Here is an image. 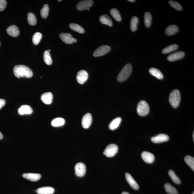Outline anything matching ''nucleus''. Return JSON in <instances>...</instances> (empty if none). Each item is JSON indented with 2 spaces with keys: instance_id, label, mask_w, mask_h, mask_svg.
Masks as SVG:
<instances>
[{
  "instance_id": "nucleus-43",
  "label": "nucleus",
  "mask_w": 194,
  "mask_h": 194,
  "mask_svg": "<svg viewBox=\"0 0 194 194\" xmlns=\"http://www.w3.org/2000/svg\"><path fill=\"white\" fill-rule=\"evenodd\" d=\"M122 194H130V193H129L128 192H122Z\"/></svg>"
},
{
  "instance_id": "nucleus-24",
  "label": "nucleus",
  "mask_w": 194,
  "mask_h": 194,
  "mask_svg": "<svg viewBox=\"0 0 194 194\" xmlns=\"http://www.w3.org/2000/svg\"><path fill=\"white\" fill-rule=\"evenodd\" d=\"M149 72L152 75L157 78L159 80L163 79L164 75L162 72L158 69L154 68H151L149 70Z\"/></svg>"
},
{
  "instance_id": "nucleus-13",
  "label": "nucleus",
  "mask_w": 194,
  "mask_h": 194,
  "mask_svg": "<svg viewBox=\"0 0 194 194\" xmlns=\"http://www.w3.org/2000/svg\"><path fill=\"white\" fill-rule=\"evenodd\" d=\"M141 157L143 160L147 163H152L154 161L155 156L153 154L150 152H143L142 153Z\"/></svg>"
},
{
  "instance_id": "nucleus-9",
  "label": "nucleus",
  "mask_w": 194,
  "mask_h": 194,
  "mask_svg": "<svg viewBox=\"0 0 194 194\" xmlns=\"http://www.w3.org/2000/svg\"><path fill=\"white\" fill-rule=\"evenodd\" d=\"M89 77V74L86 71L80 70L78 72L76 79L78 83L83 84L87 81Z\"/></svg>"
},
{
  "instance_id": "nucleus-6",
  "label": "nucleus",
  "mask_w": 194,
  "mask_h": 194,
  "mask_svg": "<svg viewBox=\"0 0 194 194\" xmlns=\"http://www.w3.org/2000/svg\"><path fill=\"white\" fill-rule=\"evenodd\" d=\"M111 48L108 45H103L100 46L95 50L93 55L95 57L101 56L106 55L110 51Z\"/></svg>"
},
{
  "instance_id": "nucleus-32",
  "label": "nucleus",
  "mask_w": 194,
  "mask_h": 194,
  "mask_svg": "<svg viewBox=\"0 0 194 194\" xmlns=\"http://www.w3.org/2000/svg\"><path fill=\"white\" fill-rule=\"evenodd\" d=\"M144 22L146 27L149 28L150 27L152 22V16L150 13L147 12L145 13Z\"/></svg>"
},
{
  "instance_id": "nucleus-30",
  "label": "nucleus",
  "mask_w": 194,
  "mask_h": 194,
  "mask_svg": "<svg viewBox=\"0 0 194 194\" xmlns=\"http://www.w3.org/2000/svg\"><path fill=\"white\" fill-rule=\"evenodd\" d=\"M27 20L30 25L34 26L36 23L37 20L36 16L33 13L30 12L28 14Z\"/></svg>"
},
{
  "instance_id": "nucleus-14",
  "label": "nucleus",
  "mask_w": 194,
  "mask_h": 194,
  "mask_svg": "<svg viewBox=\"0 0 194 194\" xmlns=\"http://www.w3.org/2000/svg\"><path fill=\"white\" fill-rule=\"evenodd\" d=\"M59 37L63 42L67 44L73 43L74 39L70 33H61L59 35Z\"/></svg>"
},
{
  "instance_id": "nucleus-36",
  "label": "nucleus",
  "mask_w": 194,
  "mask_h": 194,
  "mask_svg": "<svg viewBox=\"0 0 194 194\" xmlns=\"http://www.w3.org/2000/svg\"><path fill=\"white\" fill-rule=\"evenodd\" d=\"M44 62L46 64L48 65H51L52 63V60L50 56L49 52L48 50L45 51L44 54Z\"/></svg>"
},
{
  "instance_id": "nucleus-44",
  "label": "nucleus",
  "mask_w": 194,
  "mask_h": 194,
  "mask_svg": "<svg viewBox=\"0 0 194 194\" xmlns=\"http://www.w3.org/2000/svg\"><path fill=\"white\" fill-rule=\"evenodd\" d=\"M77 40L75 38H74V42H77Z\"/></svg>"
},
{
  "instance_id": "nucleus-10",
  "label": "nucleus",
  "mask_w": 194,
  "mask_h": 194,
  "mask_svg": "<svg viewBox=\"0 0 194 194\" xmlns=\"http://www.w3.org/2000/svg\"><path fill=\"white\" fill-rule=\"evenodd\" d=\"M92 117L91 114L89 113L86 114L82 118V126L84 128H88L92 124Z\"/></svg>"
},
{
  "instance_id": "nucleus-21",
  "label": "nucleus",
  "mask_w": 194,
  "mask_h": 194,
  "mask_svg": "<svg viewBox=\"0 0 194 194\" xmlns=\"http://www.w3.org/2000/svg\"><path fill=\"white\" fill-rule=\"evenodd\" d=\"M179 29L177 26L175 25H171L169 26L166 29L165 33L166 35L167 36H171L174 35L178 33Z\"/></svg>"
},
{
  "instance_id": "nucleus-50",
  "label": "nucleus",
  "mask_w": 194,
  "mask_h": 194,
  "mask_svg": "<svg viewBox=\"0 0 194 194\" xmlns=\"http://www.w3.org/2000/svg\"><path fill=\"white\" fill-rule=\"evenodd\" d=\"M0 46H1V43H0Z\"/></svg>"
},
{
  "instance_id": "nucleus-34",
  "label": "nucleus",
  "mask_w": 194,
  "mask_h": 194,
  "mask_svg": "<svg viewBox=\"0 0 194 194\" xmlns=\"http://www.w3.org/2000/svg\"><path fill=\"white\" fill-rule=\"evenodd\" d=\"M169 174L171 180L174 183L177 184H180L181 183L180 179L177 176L174 171L172 170H170L169 171Z\"/></svg>"
},
{
  "instance_id": "nucleus-26",
  "label": "nucleus",
  "mask_w": 194,
  "mask_h": 194,
  "mask_svg": "<svg viewBox=\"0 0 194 194\" xmlns=\"http://www.w3.org/2000/svg\"><path fill=\"white\" fill-rule=\"evenodd\" d=\"M165 191L169 194H178V191L174 186L169 183H167L164 185Z\"/></svg>"
},
{
  "instance_id": "nucleus-8",
  "label": "nucleus",
  "mask_w": 194,
  "mask_h": 194,
  "mask_svg": "<svg viewBox=\"0 0 194 194\" xmlns=\"http://www.w3.org/2000/svg\"><path fill=\"white\" fill-rule=\"evenodd\" d=\"M75 174L77 177H83L84 176L86 171V167L84 164L79 163L75 166Z\"/></svg>"
},
{
  "instance_id": "nucleus-33",
  "label": "nucleus",
  "mask_w": 194,
  "mask_h": 194,
  "mask_svg": "<svg viewBox=\"0 0 194 194\" xmlns=\"http://www.w3.org/2000/svg\"><path fill=\"white\" fill-rule=\"evenodd\" d=\"M185 161L187 164L194 171V158L191 156H186L184 158Z\"/></svg>"
},
{
  "instance_id": "nucleus-25",
  "label": "nucleus",
  "mask_w": 194,
  "mask_h": 194,
  "mask_svg": "<svg viewBox=\"0 0 194 194\" xmlns=\"http://www.w3.org/2000/svg\"><path fill=\"white\" fill-rule=\"evenodd\" d=\"M65 123L64 119L62 117H57L52 121L51 124L54 127H58L64 125Z\"/></svg>"
},
{
  "instance_id": "nucleus-4",
  "label": "nucleus",
  "mask_w": 194,
  "mask_h": 194,
  "mask_svg": "<svg viewBox=\"0 0 194 194\" xmlns=\"http://www.w3.org/2000/svg\"><path fill=\"white\" fill-rule=\"evenodd\" d=\"M137 111L139 116H146L148 114L150 111L149 104L144 100L141 101L138 104Z\"/></svg>"
},
{
  "instance_id": "nucleus-35",
  "label": "nucleus",
  "mask_w": 194,
  "mask_h": 194,
  "mask_svg": "<svg viewBox=\"0 0 194 194\" xmlns=\"http://www.w3.org/2000/svg\"><path fill=\"white\" fill-rule=\"evenodd\" d=\"M49 10L48 5L47 4L45 5L40 11L41 16L42 18H46L48 17Z\"/></svg>"
},
{
  "instance_id": "nucleus-5",
  "label": "nucleus",
  "mask_w": 194,
  "mask_h": 194,
  "mask_svg": "<svg viewBox=\"0 0 194 194\" xmlns=\"http://www.w3.org/2000/svg\"><path fill=\"white\" fill-rule=\"evenodd\" d=\"M118 147L114 144L108 145L104 150L103 154L108 157H112L118 152Z\"/></svg>"
},
{
  "instance_id": "nucleus-41",
  "label": "nucleus",
  "mask_w": 194,
  "mask_h": 194,
  "mask_svg": "<svg viewBox=\"0 0 194 194\" xmlns=\"http://www.w3.org/2000/svg\"><path fill=\"white\" fill-rule=\"evenodd\" d=\"M3 136L2 134V133H1V132H0V140H1L3 139Z\"/></svg>"
},
{
  "instance_id": "nucleus-2",
  "label": "nucleus",
  "mask_w": 194,
  "mask_h": 194,
  "mask_svg": "<svg viewBox=\"0 0 194 194\" xmlns=\"http://www.w3.org/2000/svg\"><path fill=\"white\" fill-rule=\"evenodd\" d=\"M132 72V66L130 64H127L124 68L117 76V80L119 82H122L128 79Z\"/></svg>"
},
{
  "instance_id": "nucleus-7",
  "label": "nucleus",
  "mask_w": 194,
  "mask_h": 194,
  "mask_svg": "<svg viewBox=\"0 0 194 194\" xmlns=\"http://www.w3.org/2000/svg\"><path fill=\"white\" fill-rule=\"evenodd\" d=\"M93 4V1L91 0H85L80 1L78 3L76 6V8L78 10L83 11L87 10L91 7L92 6Z\"/></svg>"
},
{
  "instance_id": "nucleus-22",
  "label": "nucleus",
  "mask_w": 194,
  "mask_h": 194,
  "mask_svg": "<svg viewBox=\"0 0 194 194\" xmlns=\"http://www.w3.org/2000/svg\"><path fill=\"white\" fill-rule=\"evenodd\" d=\"M99 20L101 23L104 25H107L109 27L113 26V22L111 18L107 15H102L101 16Z\"/></svg>"
},
{
  "instance_id": "nucleus-12",
  "label": "nucleus",
  "mask_w": 194,
  "mask_h": 194,
  "mask_svg": "<svg viewBox=\"0 0 194 194\" xmlns=\"http://www.w3.org/2000/svg\"><path fill=\"white\" fill-rule=\"evenodd\" d=\"M184 55L185 53L183 52H176L169 55L167 57V59L169 61H176L183 58Z\"/></svg>"
},
{
  "instance_id": "nucleus-49",
  "label": "nucleus",
  "mask_w": 194,
  "mask_h": 194,
  "mask_svg": "<svg viewBox=\"0 0 194 194\" xmlns=\"http://www.w3.org/2000/svg\"><path fill=\"white\" fill-rule=\"evenodd\" d=\"M192 194H194V192H193V193H192Z\"/></svg>"
},
{
  "instance_id": "nucleus-42",
  "label": "nucleus",
  "mask_w": 194,
  "mask_h": 194,
  "mask_svg": "<svg viewBox=\"0 0 194 194\" xmlns=\"http://www.w3.org/2000/svg\"><path fill=\"white\" fill-rule=\"evenodd\" d=\"M129 2H134L135 1V0H128Z\"/></svg>"
},
{
  "instance_id": "nucleus-46",
  "label": "nucleus",
  "mask_w": 194,
  "mask_h": 194,
  "mask_svg": "<svg viewBox=\"0 0 194 194\" xmlns=\"http://www.w3.org/2000/svg\"><path fill=\"white\" fill-rule=\"evenodd\" d=\"M48 52H50V50H48Z\"/></svg>"
},
{
  "instance_id": "nucleus-11",
  "label": "nucleus",
  "mask_w": 194,
  "mask_h": 194,
  "mask_svg": "<svg viewBox=\"0 0 194 194\" xmlns=\"http://www.w3.org/2000/svg\"><path fill=\"white\" fill-rule=\"evenodd\" d=\"M169 137L167 135L164 134H160L152 137L151 139V140L154 143H158L165 142L169 140Z\"/></svg>"
},
{
  "instance_id": "nucleus-18",
  "label": "nucleus",
  "mask_w": 194,
  "mask_h": 194,
  "mask_svg": "<svg viewBox=\"0 0 194 194\" xmlns=\"http://www.w3.org/2000/svg\"><path fill=\"white\" fill-rule=\"evenodd\" d=\"M33 112V110L28 105H23L18 109V113L20 115L31 114Z\"/></svg>"
},
{
  "instance_id": "nucleus-27",
  "label": "nucleus",
  "mask_w": 194,
  "mask_h": 194,
  "mask_svg": "<svg viewBox=\"0 0 194 194\" xmlns=\"http://www.w3.org/2000/svg\"><path fill=\"white\" fill-rule=\"evenodd\" d=\"M69 27L71 29L80 33H85V30L81 26L76 23H70Z\"/></svg>"
},
{
  "instance_id": "nucleus-48",
  "label": "nucleus",
  "mask_w": 194,
  "mask_h": 194,
  "mask_svg": "<svg viewBox=\"0 0 194 194\" xmlns=\"http://www.w3.org/2000/svg\"><path fill=\"white\" fill-rule=\"evenodd\" d=\"M58 1L59 2H60V1H61V0H60V1Z\"/></svg>"
},
{
  "instance_id": "nucleus-45",
  "label": "nucleus",
  "mask_w": 194,
  "mask_h": 194,
  "mask_svg": "<svg viewBox=\"0 0 194 194\" xmlns=\"http://www.w3.org/2000/svg\"><path fill=\"white\" fill-rule=\"evenodd\" d=\"M193 141H194V132L193 133Z\"/></svg>"
},
{
  "instance_id": "nucleus-28",
  "label": "nucleus",
  "mask_w": 194,
  "mask_h": 194,
  "mask_svg": "<svg viewBox=\"0 0 194 194\" xmlns=\"http://www.w3.org/2000/svg\"><path fill=\"white\" fill-rule=\"evenodd\" d=\"M139 23V19L136 16H133L130 20V28L132 32H135L137 28V25Z\"/></svg>"
},
{
  "instance_id": "nucleus-17",
  "label": "nucleus",
  "mask_w": 194,
  "mask_h": 194,
  "mask_svg": "<svg viewBox=\"0 0 194 194\" xmlns=\"http://www.w3.org/2000/svg\"><path fill=\"white\" fill-rule=\"evenodd\" d=\"M53 99V95L50 92L44 93L41 96V100L46 105H49L52 103Z\"/></svg>"
},
{
  "instance_id": "nucleus-47",
  "label": "nucleus",
  "mask_w": 194,
  "mask_h": 194,
  "mask_svg": "<svg viewBox=\"0 0 194 194\" xmlns=\"http://www.w3.org/2000/svg\"><path fill=\"white\" fill-rule=\"evenodd\" d=\"M87 10H89V8L88 9H87Z\"/></svg>"
},
{
  "instance_id": "nucleus-1",
  "label": "nucleus",
  "mask_w": 194,
  "mask_h": 194,
  "mask_svg": "<svg viewBox=\"0 0 194 194\" xmlns=\"http://www.w3.org/2000/svg\"><path fill=\"white\" fill-rule=\"evenodd\" d=\"M14 75L18 78H30L33 76L32 71L28 67L23 65H17L14 68Z\"/></svg>"
},
{
  "instance_id": "nucleus-20",
  "label": "nucleus",
  "mask_w": 194,
  "mask_h": 194,
  "mask_svg": "<svg viewBox=\"0 0 194 194\" xmlns=\"http://www.w3.org/2000/svg\"><path fill=\"white\" fill-rule=\"evenodd\" d=\"M55 192L53 188L50 186H45L38 188L36 191L38 194H53Z\"/></svg>"
},
{
  "instance_id": "nucleus-29",
  "label": "nucleus",
  "mask_w": 194,
  "mask_h": 194,
  "mask_svg": "<svg viewBox=\"0 0 194 194\" xmlns=\"http://www.w3.org/2000/svg\"><path fill=\"white\" fill-rule=\"evenodd\" d=\"M110 13L114 19L118 22H120L122 20V18L120 13L117 9L113 8L110 11Z\"/></svg>"
},
{
  "instance_id": "nucleus-23",
  "label": "nucleus",
  "mask_w": 194,
  "mask_h": 194,
  "mask_svg": "<svg viewBox=\"0 0 194 194\" xmlns=\"http://www.w3.org/2000/svg\"><path fill=\"white\" fill-rule=\"evenodd\" d=\"M122 121V118L120 117H116L111 121L109 125V128L111 130H114L118 127Z\"/></svg>"
},
{
  "instance_id": "nucleus-38",
  "label": "nucleus",
  "mask_w": 194,
  "mask_h": 194,
  "mask_svg": "<svg viewBox=\"0 0 194 194\" xmlns=\"http://www.w3.org/2000/svg\"><path fill=\"white\" fill-rule=\"evenodd\" d=\"M169 4L173 8H174L177 11H180L182 10V7L180 3L178 2L170 1L169 2Z\"/></svg>"
},
{
  "instance_id": "nucleus-15",
  "label": "nucleus",
  "mask_w": 194,
  "mask_h": 194,
  "mask_svg": "<svg viewBox=\"0 0 194 194\" xmlns=\"http://www.w3.org/2000/svg\"><path fill=\"white\" fill-rule=\"evenodd\" d=\"M127 182L132 188L135 190L139 189V184L136 182L133 177L128 173H126L125 175Z\"/></svg>"
},
{
  "instance_id": "nucleus-31",
  "label": "nucleus",
  "mask_w": 194,
  "mask_h": 194,
  "mask_svg": "<svg viewBox=\"0 0 194 194\" xmlns=\"http://www.w3.org/2000/svg\"><path fill=\"white\" fill-rule=\"evenodd\" d=\"M178 46L177 45L174 44L171 45L167 47L164 48L162 50V53L163 54H166L171 53V52L175 51L178 49Z\"/></svg>"
},
{
  "instance_id": "nucleus-39",
  "label": "nucleus",
  "mask_w": 194,
  "mask_h": 194,
  "mask_svg": "<svg viewBox=\"0 0 194 194\" xmlns=\"http://www.w3.org/2000/svg\"><path fill=\"white\" fill-rule=\"evenodd\" d=\"M7 2L5 0H0V11H3L6 8Z\"/></svg>"
},
{
  "instance_id": "nucleus-19",
  "label": "nucleus",
  "mask_w": 194,
  "mask_h": 194,
  "mask_svg": "<svg viewBox=\"0 0 194 194\" xmlns=\"http://www.w3.org/2000/svg\"><path fill=\"white\" fill-rule=\"evenodd\" d=\"M8 34L13 37H17L20 34V31L18 28L15 25H12L7 29Z\"/></svg>"
},
{
  "instance_id": "nucleus-3",
  "label": "nucleus",
  "mask_w": 194,
  "mask_h": 194,
  "mask_svg": "<svg viewBox=\"0 0 194 194\" xmlns=\"http://www.w3.org/2000/svg\"><path fill=\"white\" fill-rule=\"evenodd\" d=\"M181 100V95L180 91L175 89L171 91L170 94L169 101L170 103L173 108L178 107Z\"/></svg>"
},
{
  "instance_id": "nucleus-16",
  "label": "nucleus",
  "mask_w": 194,
  "mask_h": 194,
  "mask_svg": "<svg viewBox=\"0 0 194 194\" xmlns=\"http://www.w3.org/2000/svg\"><path fill=\"white\" fill-rule=\"evenodd\" d=\"M22 177L31 181L35 182L40 180L41 175L40 174L36 173H27L22 174Z\"/></svg>"
},
{
  "instance_id": "nucleus-40",
  "label": "nucleus",
  "mask_w": 194,
  "mask_h": 194,
  "mask_svg": "<svg viewBox=\"0 0 194 194\" xmlns=\"http://www.w3.org/2000/svg\"><path fill=\"white\" fill-rule=\"evenodd\" d=\"M5 100L3 99H0V109L5 105Z\"/></svg>"
},
{
  "instance_id": "nucleus-37",
  "label": "nucleus",
  "mask_w": 194,
  "mask_h": 194,
  "mask_svg": "<svg viewBox=\"0 0 194 194\" xmlns=\"http://www.w3.org/2000/svg\"><path fill=\"white\" fill-rule=\"evenodd\" d=\"M42 37V34L39 32L35 33L33 37V42L35 45H37L40 42Z\"/></svg>"
}]
</instances>
